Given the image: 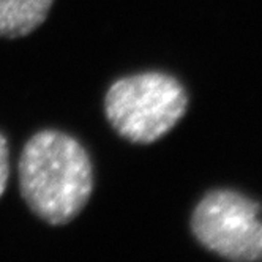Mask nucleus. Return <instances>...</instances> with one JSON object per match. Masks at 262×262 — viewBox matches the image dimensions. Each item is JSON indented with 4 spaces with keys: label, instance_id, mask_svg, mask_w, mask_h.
I'll list each match as a JSON object with an SVG mask.
<instances>
[{
    "label": "nucleus",
    "instance_id": "nucleus-4",
    "mask_svg": "<svg viewBox=\"0 0 262 262\" xmlns=\"http://www.w3.org/2000/svg\"><path fill=\"white\" fill-rule=\"evenodd\" d=\"M54 0H0V38H21L38 29Z\"/></svg>",
    "mask_w": 262,
    "mask_h": 262
},
{
    "label": "nucleus",
    "instance_id": "nucleus-5",
    "mask_svg": "<svg viewBox=\"0 0 262 262\" xmlns=\"http://www.w3.org/2000/svg\"><path fill=\"white\" fill-rule=\"evenodd\" d=\"M10 176V163H8V142L7 138L0 133V198L4 196Z\"/></svg>",
    "mask_w": 262,
    "mask_h": 262
},
{
    "label": "nucleus",
    "instance_id": "nucleus-1",
    "mask_svg": "<svg viewBox=\"0 0 262 262\" xmlns=\"http://www.w3.org/2000/svg\"><path fill=\"white\" fill-rule=\"evenodd\" d=\"M27 207L51 226L76 218L93 193V166L82 144L57 129H43L24 145L17 163Z\"/></svg>",
    "mask_w": 262,
    "mask_h": 262
},
{
    "label": "nucleus",
    "instance_id": "nucleus-3",
    "mask_svg": "<svg viewBox=\"0 0 262 262\" xmlns=\"http://www.w3.org/2000/svg\"><path fill=\"white\" fill-rule=\"evenodd\" d=\"M260 205L235 191L205 194L191 218L196 240L207 250L237 262L262 260Z\"/></svg>",
    "mask_w": 262,
    "mask_h": 262
},
{
    "label": "nucleus",
    "instance_id": "nucleus-2",
    "mask_svg": "<svg viewBox=\"0 0 262 262\" xmlns=\"http://www.w3.org/2000/svg\"><path fill=\"white\" fill-rule=\"evenodd\" d=\"M188 106L183 85L172 76L147 71L112 84L104 97L109 125L123 139L152 144L179 123Z\"/></svg>",
    "mask_w": 262,
    "mask_h": 262
}]
</instances>
